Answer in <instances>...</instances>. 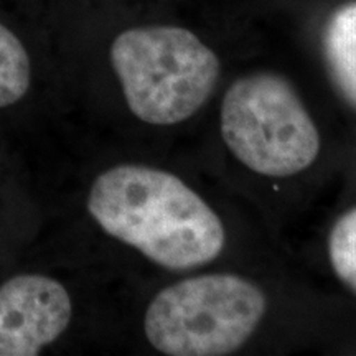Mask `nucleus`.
<instances>
[{
    "mask_svg": "<svg viewBox=\"0 0 356 356\" xmlns=\"http://www.w3.org/2000/svg\"><path fill=\"white\" fill-rule=\"evenodd\" d=\"M221 136L231 154L264 177H291L320 152V134L292 84L279 74L239 78L221 104Z\"/></svg>",
    "mask_w": 356,
    "mask_h": 356,
    "instance_id": "20e7f679",
    "label": "nucleus"
},
{
    "mask_svg": "<svg viewBox=\"0 0 356 356\" xmlns=\"http://www.w3.org/2000/svg\"><path fill=\"white\" fill-rule=\"evenodd\" d=\"M266 296L234 274H204L160 291L145 312L144 330L168 356H221L251 338L266 314Z\"/></svg>",
    "mask_w": 356,
    "mask_h": 356,
    "instance_id": "7ed1b4c3",
    "label": "nucleus"
},
{
    "mask_svg": "<svg viewBox=\"0 0 356 356\" xmlns=\"http://www.w3.org/2000/svg\"><path fill=\"white\" fill-rule=\"evenodd\" d=\"M88 210L106 233L165 269L204 266L225 248V226L210 204L159 168L118 165L101 173Z\"/></svg>",
    "mask_w": 356,
    "mask_h": 356,
    "instance_id": "f257e3e1",
    "label": "nucleus"
},
{
    "mask_svg": "<svg viewBox=\"0 0 356 356\" xmlns=\"http://www.w3.org/2000/svg\"><path fill=\"white\" fill-rule=\"evenodd\" d=\"M71 299L58 280L17 275L0 287V356H33L68 328Z\"/></svg>",
    "mask_w": 356,
    "mask_h": 356,
    "instance_id": "39448f33",
    "label": "nucleus"
},
{
    "mask_svg": "<svg viewBox=\"0 0 356 356\" xmlns=\"http://www.w3.org/2000/svg\"><path fill=\"white\" fill-rule=\"evenodd\" d=\"M29 86V53L17 35L0 24V108H7L22 99Z\"/></svg>",
    "mask_w": 356,
    "mask_h": 356,
    "instance_id": "0eeeda50",
    "label": "nucleus"
},
{
    "mask_svg": "<svg viewBox=\"0 0 356 356\" xmlns=\"http://www.w3.org/2000/svg\"><path fill=\"white\" fill-rule=\"evenodd\" d=\"M328 256L335 274L356 293V208L333 225Z\"/></svg>",
    "mask_w": 356,
    "mask_h": 356,
    "instance_id": "6e6552de",
    "label": "nucleus"
},
{
    "mask_svg": "<svg viewBox=\"0 0 356 356\" xmlns=\"http://www.w3.org/2000/svg\"><path fill=\"white\" fill-rule=\"evenodd\" d=\"M323 50L337 88L356 108V2L345 3L330 17Z\"/></svg>",
    "mask_w": 356,
    "mask_h": 356,
    "instance_id": "423d86ee",
    "label": "nucleus"
},
{
    "mask_svg": "<svg viewBox=\"0 0 356 356\" xmlns=\"http://www.w3.org/2000/svg\"><path fill=\"white\" fill-rule=\"evenodd\" d=\"M111 63L129 109L154 126L191 118L211 96L220 60L197 35L180 26H139L118 35Z\"/></svg>",
    "mask_w": 356,
    "mask_h": 356,
    "instance_id": "f03ea898",
    "label": "nucleus"
}]
</instances>
